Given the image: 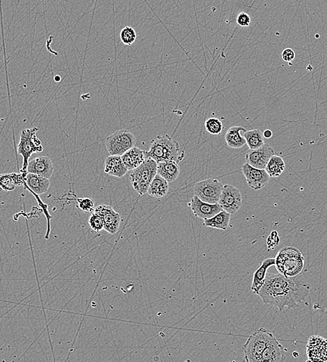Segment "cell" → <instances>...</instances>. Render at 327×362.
<instances>
[{"mask_svg": "<svg viewBox=\"0 0 327 362\" xmlns=\"http://www.w3.org/2000/svg\"><path fill=\"white\" fill-rule=\"evenodd\" d=\"M310 292V285L297 276L286 277L283 274L266 276L258 296L265 304L276 306L279 311L295 309L306 301Z\"/></svg>", "mask_w": 327, "mask_h": 362, "instance_id": "6da1fadb", "label": "cell"}, {"mask_svg": "<svg viewBox=\"0 0 327 362\" xmlns=\"http://www.w3.org/2000/svg\"><path fill=\"white\" fill-rule=\"evenodd\" d=\"M147 157H151L157 162L175 161L179 162L185 157L179 144L168 135L158 136L151 142V148L146 151Z\"/></svg>", "mask_w": 327, "mask_h": 362, "instance_id": "7a4b0ae2", "label": "cell"}, {"mask_svg": "<svg viewBox=\"0 0 327 362\" xmlns=\"http://www.w3.org/2000/svg\"><path fill=\"white\" fill-rule=\"evenodd\" d=\"M278 273L286 277L298 276L303 268L304 258L297 248L288 247L280 250L275 259Z\"/></svg>", "mask_w": 327, "mask_h": 362, "instance_id": "3957f363", "label": "cell"}, {"mask_svg": "<svg viewBox=\"0 0 327 362\" xmlns=\"http://www.w3.org/2000/svg\"><path fill=\"white\" fill-rule=\"evenodd\" d=\"M38 128H33L23 130L21 133V138L18 144V153L23 157V167L21 169V173L23 178L26 179L27 174V166L29 160L34 153L43 151L42 142L36 136Z\"/></svg>", "mask_w": 327, "mask_h": 362, "instance_id": "277c9868", "label": "cell"}, {"mask_svg": "<svg viewBox=\"0 0 327 362\" xmlns=\"http://www.w3.org/2000/svg\"><path fill=\"white\" fill-rule=\"evenodd\" d=\"M158 162L148 157L141 165L131 170L130 180L135 191L140 196L144 195L148 192V187L157 173Z\"/></svg>", "mask_w": 327, "mask_h": 362, "instance_id": "5b68a950", "label": "cell"}, {"mask_svg": "<svg viewBox=\"0 0 327 362\" xmlns=\"http://www.w3.org/2000/svg\"><path fill=\"white\" fill-rule=\"evenodd\" d=\"M273 337L272 333L265 328L256 330L243 346L245 361L260 362L263 351Z\"/></svg>", "mask_w": 327, "mask_h": 362, "instance_id": "8992f818", "label": "cell"}, {"mask_svg": "<svg viewBox=\"0 0 327 362\" xmlns=\"http://www.w3.org/2000/svg\"><path fill=\"white\" fill-rule=\"evenodd\" d=\"M136 137L134 134L126 129L113 132L106 139V148L110 155H122L135 147Z\"/></svg>", "mask_w": 327, "mask_h": 362, "instance_id": "52a82bcc", "label": "cell"}, {"mask_svg": "<svg viewBox=\"0 0 327 362\" xmlns=\"http://www.w3.org/2000/svg\"><path fill=\"white\" fill-rule=\"evenodd\" d=\"M223 185L218 179L200 181L193 187V194L203 202L217 204L219 200Z\"/></svg>", "mask_w": 327, "mask_h": 362, "instance_id": "ba28073f", "label": "cell"}, {"mask_svg": "<svg viewBox=\"0 0 327 362\" xmlns=\"http://www.w3.org/2000/svg\"><path fill=\"white\" fill-rule=\"evenodd\" d=\"M243 197L239 189L235 186L226 184L223 185L218 204L223 211L234 214L241 207Z\"/></svg>", "mask_w": 327, "mask_h": 362, "instance_id": "9c48e42d", "label": "cell"}, {"mask_svg": "<svg viewBox=\"0 0 327 362\" xmlns=\"http://www.w3.org/2000/svg\"><path fill=\"white\" fill-rule=\"evenodd\" d=\"M275 154L272 147L268 144H264L260 148L249 149L246 153V163L255 168L265 169L270 160Z\"/></svg>", "mask_w": 327, "mask_h": 362, "instance_id": "30bf717a", "label": "cell"}, {"mask_svg": "<svg viewBox=\"0 0 327 362\" xmlns=\"http://www.w3.org/2000/svg\"><path fill=\"white\" fill-rule=\"evenodd\" d=\"M242 171L248 185L253 190L263 188L270 180V177L265 169L255 168L248 163L242 166Z\"/></svg>", "mask_w": 327, "mask_h": 362, "instance_id": "8fae6325", "label": "cell"}, {"mask_svg": "<svg viewBox=\"0 0 327 362\" xmlns=\"http://www.w3.org/2000/svg\"><path fill=\"white\" fill-rule=\"evenodd\" d=\"M93 212L101 216L104 222V230L110 234L118 232L121 224V217L119 213L116 212L109 205H100L95 208Z\"/></svg>", "mask_w": 327, "mask_h": 362, "instance_id": "7c38bea8", "label": "cell"}, {"mask_svg": "<svg viewBox=\"0 0 327 362\" xmlns=\"http://www.w3.org/2000/svg\"><path fill=\"white\" fill-rule=\"evenodd\" d=\"M189 206L194 215L203 219L211 218L223 210L218 203L210 204L205 202L195 195L191 198Z\"/></svg>", "mask_w": 327, "mask_h": 362, "instance_id": "4fadbf2b", "label": "cell"}, {"mask_svg": "<svg viewBox=\"0 0 327 362\" xmlns=\"http://www.w3.org/2000/svg\"><path fill=\"white\" fill-rule=\"evenodd\" d=\"M27 173L38 174L50 179L54 173V167L50 157L40 156L29 161L27 166Z\"/></svg>", "mask_w": 327, "mask_h": 362, "instance_id": "5bb4252c", "label": "cell"}, {"mask_svg": "<svg viewBox=\"0 0 327 362\" xmlns=\"http://www.w3.org/2000/svg\"><path fill=\"white\" fill-rule=\"evenodd\" d=\"M284 348L276 338L273 337L267 345L262 354L260 362H280L284 361Z\"/></svg>", "mask_w": 327, "mask_h": 362, "instance_id": "9a60e30c", "label": "cell"}, {"mask_svg": "<svg viewBox=\"0 0 327 362\" xmlns=\"http://www.w3.org/2000/svg\"><path fill=\"white\" fill-rule=\"evenodd\" d=\"M105 173L121 179L128 173V169L119 155H110L105 161Z\"/></svg>", "mask_w": 327, "mask_h": 362, "instance_id": "2e32d148", "label": "cell"}, {"mask_svg": "<svg viewBox=\"0 0 327 362\" xmlns=\"http://www.w3.org/2000/svg\"><path fill=\"white\" fill-rule=\"evenodd\" d=\"M275 259L269 258L265 259L260 264V267L256 270L253 274V281L251 284V291L254 294L258 295L260 290L264 284L268 270L271 266H275Z\"/></svg>", "mask_w": 327, "mask_h": 362, "instance_id": "e0dca14e", "label": "cell"}, {"mask_svg": "<svg viewBox=\"0 0 327 362\" xmlns=\"http://www.w3.org/2000/svg\"><path fill=\"white\" fill-rule=\"evenodd\" d=\"M121 158L128 170L131 171L141 165L148 157L146 151L141 150L135 146L122 155Z\"/></svg>", "mask_w": 327, "mask_h": 362, "instance_id": "ac0fdd59", "label": "cell"}, {"mask_svg": "<svg viewBox=\"0 0 327 362\" xmlns=\"http://www.w3.org/2000/svg\"><path fill=\"white\" fill-rule=\"evenodd\" d=\"M25 182L29 188L38 195L46 193L51 186V181L49 179L35 174H27Z\"/></svg>", "mask_w": 327, "mask_h": 362, "instance_id": "d6986e66", "label": "cell"}, {"mask_svg": "<svg viewBox=\"0 0 327 362\" xmlns=\"http://www.w3.org/2000/svg\"><path fill=\"white\" fill-rule=\"evenodd\" d=\"M157 173L169 183L176 181L181 173V169L178 162L175 161H166L158 162Z\"/></svg>", "mask_w": 327, "mask_h": 362, "instance_id": "ffe728a7", "label": "cell"}, {"mask_svg": "<svg viewBox=\"0 0 327 362\" xmlns=\"http://www.w3.org/2000/svg\"><path fill=\"white\" fill-rule=\"evenodd\" d=\"M246 129L242 126H233L228 129L225 135L227 145L232 149H240L246 143L245 132Z\"/></svg>", "mask_w": 327, "mask_h": 362, "instance_id": "44dd1931", "label": "cell"}, {"mask_svg": "<svg viewBox=\"0 0 327 362\" xmlns=\"http://www.w3.org/2000/svg\"><path fill=\"white\" fill-rule=\"evenodd\" d=\"M168 192V182L159 174H157L148 189V196L155 198H163Z\"/></svg>", "mask_w": 327, "mask_h": 362, "instance_id": "7402d4cb", "label": "cell"}, {"mask_svg": "<svg viewBox=\"0 0 327 362\" xmlns=\"http://www.w3.org/2000/svg\"><path fill=\"white\" fill-rule=\"evenodd\" d=\"M231 216V214L229 212L222 210L211 218L205 219L203 224L206 227L225 231L229 225Z\"/></svg>", "mask_w": 327, "mask_h": 362, "instance_id": "603a6c76", "label": "cell"}, {"mask_svg": "<svg viewBox=\"0 0 327 362\" xmlns=\"http://www.w3.org/2000/svg\"><path fill=\"white\" fill-rule=\"evenodd\" d=\"M285 169V161L281 157L274 155L269 160L265 171L270 178L280 177Z\"/></svg>", "mask_w": 327, "mask_h": 362, "instance_id": "cb8c5ba5", "label": "cell"}, {"mask_svg": "<svg viewBox=\"0 0 327 362\" xmlns=\"http://www.w3.org/2000/svg\"><path fill=\"white\" fill-rule=\"evenodd\" d=\"M25 182V179L21 174H4L0 176V186L6 191H11L16 186L21 185Z\"/></svg>", "mask_w": 327, "mask_h": 362, "instance_id": "d4e9b609", "label": "cell"}, {"mask_svg": "<svg viewBox=\"0 0 327 362\" xmlns=\"http://www.w3.org/2000/svg\"><path fill=\"white\" fill-rule=\"evenodd\" d=\"M245 138L249 149H256L265 144L263 132L259 129L246 130L245 132Z\"/></svg>", "mask_w": 327, "mask_h": 362, "instance_id": "484cf974", "label": "cell"}, {"mask_svg": "<svg viewBox=\"0 0 327 362\" xmlns=\"http://www.w3.org/2000/svg\"><path fill=\"white\" fill-rule=\"evenodd\" d=\"M206 131L211 135H219L223 130L222 122L216 118H210L205 123Z\"/></svg>", "mask_w": 327, "mask_h": 362, "instance_id": "4316f807", "label": "cell"}, {"mask_svg": "<svg viewBox=\"0 0 327 362\" xmlns=\"http://www.w3.org/2000/svg\"><path fill=\"white\" fill-rule=\"evenodd\" d=\"M120 38L123 44L132 45L136 39V33L133 28L126 27L121 30Z\"/></svg>", "mask_w": 327, "mask_h": 362, "instance_id": "83f0119b", "label": "cell"}, {"mask_svg": "<svg viewBox=\"0 0 327 362\" xmlns=\"http://www.w3.org/2000/svg\"><path fill=\"white\" fill-rule=\"evenodd\" d=\"M88 224L93 231L98 233L102 230H104V222L101 216L96 212H93L88 219Z\"/></svg>", "mask_w": 327, "mask_h": 362, "instance_id": "f1b7e54d", "label": "cell"}, {"mask_svg": "<svg viewBox=\"0 0 327 362\" xmlns=\"http://www.w3.org/2000/svg\"><path fill=\"white\" fill-rule=\"evenodd\" d=\"M79 208L82 211L86 212H93L95 210L94 203L90 198H80L77 199Z\"/></svg>", "mask_w": 327, "mask_h": 362, "instance_id": "f546056e", "label": "cell"}, {"mask_svg": "<svg viewBox=\"0 0 327 362\" xmlns=\"http://www.w3.org/2000/svg\"><path fill=\"white\" fill-rule=\"evenodd\" d=\"M280 242V238L278 236V232L276 231H273L270 234V236L267 240V245L268 248L270 249H273L278 245Z\"/></svg>", "mask_w": 327, "mask_h": 362, "instance_id": "4dcf8cb0", "label": "cell"}, {"mask_svg": "<svg viewBox=\"0 0 327 362\" xmlns=\"http://www.w3.org/2000/svg\"><path fill=\"white\" fill-rule=\"evenodd\" d=\"M237 23L242 27H249L251 24V18L247 13H241L237 18Z\"/></svg>", "mask_w": 327, "mask_h": 362, "instance_id": "1f68e13d", "label": "cell"}, {"mask_svg": "<svg viewBox=\"0 0 327 362\" xmlns=\"http://www.w3.org/2000/svg\"><path fill=\"white\" fill-rule=\"evenodd\" d=\"M295 58V53L293 50L290 48H287L283 50V53H282V59L286 62H290L293 61L294 59Z\"/></svg>", "mask_w": 327, "mask_h": 362, "instance_id": "d6a6232c", "label": "cell"}, {"mask_svg": "<svg viewBox=\"0 0 327 362\" xmlns=\"http://www.w3.org/2000/svg\"><path fill=\"white\" fill-rule=\"evenodd\" d=\"M263 136H264L265 138L266 139L271 138V137H272L273 135L272 131L270 130H265V131L263 132Z\"/></svg>", "mask_w": 327, "mask_h": 362, "instance_id": "836d02e7", "label": "cell"}]
</instances>
